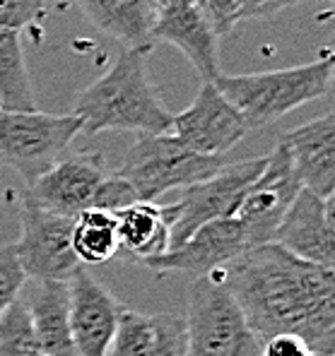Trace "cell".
<instances>
[{
	"label": "cell",
	"instance_id": "4fadbf2b",
	"mask_svg": "<svg viewBox=\"0 0 335 356\" xmlns=\"http://www.w3.org/2000/svg\"><path fill=\"white\" fill-rule=\"evenodd\" d=\"M68 294L70 332L77 356H107L123 313V303L82 267L68 280Z\"/></svg>",
	"mask_w": 335,
	"mask_h": 356
},
{
	"label": "cell",
	"instance_id": "f546056e",
	"mask_svg": "<svg viewBox=\"0 0 335 356\" xmlns=\"http://www.w3.org/2000/svg\"><path fill=\"white\" fill-rule=\"evenodd\" d=\"M34 356H49V354H44V352H41V349H39V352H36Z\"/></svg>",
	"mask_w": 335,
	"mask_h": 356
},
{
	"label": "cell",
	"instance_id": "484cf974",
	"mask_svg": "<svg viewBox=\"0 0 335 356\" xmlns=\"http://www.w3.org/2000/svg\"><path fill=\"white\" fill-rule=\"evenodd\" d=\"M138 200L135 191L130 188V183L116 174V171H109L107 178L99 186L97 195H94V209H107V212H118V209L133 205Z\"/></svg>",
	"mask_w": 335,
	"mask_h": 356
},
{
	"label": "cell",
	"instance_id": "30bf717a",
	"mask_svg": "<svg viewBox=\"0 0 335 356\" xmlns=\"http://www.w3.org/2000/svg\"><path fill=\"white\" fill-rule=\"evenodd\" d=\"M169 133L196 154L222 156L242 143L249 125L215 82H203L196 102L171 118Z\"/></svg>",
	"mask_w": 335,
	"mask_h": 356
},
{
	"label": "cell",
	"instance_id": "e0dca14e",
	"mask_svg": "<svg viewBox=\"0 0 335 356\" xmlns=\"http://www.w3.org/2000/svg\"><path fill=\"white\" fill-rule=\"evenodd\" d=\"M186 323L176 313L123 308L107 356H183Z\"/></svg>",
	"mask_w": 335,
	"mask_h": 356
},
{
	"label": "cell",
	"instance_id": "5bb4252c",
	"mask_svg": "<svg viewBox=\"0 0 335 356\" xmlns=\"http://www.w3.org/2000/svg\"><path fill=\"white\" fill-rule=\"evenodd\" d=\"M155 39L176 46L193 63L203 82H212L219 75V34L201 0H164L157 5L153 24Z\"/></svg>",
	"mask_w": 335,
	"mask_h": 356
},
{
	"label": "cell",
	"instance_id": "8992f818",
	"mask_svg": "<svg viewBox=\"0 0 335 356\" xmlns=\"http://www.w3.org/2000/svg\"><path fill=\"white\" fill-rule=\"evenodd\" d=\"M80 133L82 123L75 113L0 111V166L34 183L65 154Z\"/></svg>",
	"mask_w": 335,
	"mask_h": 356
},
{
	"label": "cell",
	"instance_id": "5b68a950",
	"mask_svg": "<svg viewBox=\"0 0 335 356\" xmlns=\"http://www.w3.org/2000/svg\"><path fill=\"white\" fill-rule=\"evenodd\" d=\"M222 164V156L196 154L169 133L138 135L116 174L130 183L138 200L155 202L164 193L203 181Z\"/></svg>",
	"mask_w": 335,
	"mask_h": 356
},
{
	"label": "cell",
	"instance_id": "ba28073f",
	"mask_svg": "<svg viewBox=\"0 0 335 356\" xmlns=\"http://www.w3.org/2000/svg\"><path fill=\"white\" fill-rule=\"evenodd\" d=\"M75 217L51 212L24 197L20 212L17 258L27 277L36 282H68L82 263L72 253L70 232Z\"/></svg>",
	"mask_w": 335,
	"mask_h": 356
},
{
	"label": "cell",
	"instance_id": "9a60e30c",
	"mask_svg": "<svg viewBox=\"0 0 335 356\" xmlns=\"http://www.w3.org/2000/svg\"><path fill=\"white\" fill-rule=\"evenodd\" d=\"M333 197H318L302 188L273 234V243L287 253L333 270L335 265Z\"/></svg>",
	"mask_w": 335,
	"mask_h": 356
},
{
	"label": "cell",
	"instance_id": "d6986e66",
	"mask_svg": "<svg viewBox=\"0 0 335 356\" xmlns=\"http://www.w3.org/2000/svg\"><path fill=\"white\" fill-rule=\"evenodd\" d=\"M118 224L121 248L140 260L169 250L171 224L176 219V202L155 205L148 200H135L133 205L114 212Z\"/></svg>",
	"mask_w": 335,
	"mask_h": 356
},
{
	"label": "cell",
	"instance_id": "7402d4cb",
	"mask_svg": "<svg viewBox=\"0 0 335 356\" xmlns=\"http://www.w3.org/2000/svg\"><path fill=\"white\" fill-rule=\"evenodd\" d=\"M70 245L82 265L109 263L121 250L118 224L114 212L90 207L77 214L75 222H72Z\"/></svg>",
	"mask_w": 335,
	"mask_h": 356
},
{
	"label": "cell",
	"instance_id": "8fae6325",
	"mask_svg": "<svg viewBox=\"0 0 335 356\" xmlns=\"http://www.w3.org/2000/svg\"><path fill=\"white\" fill-rule=\"evenodd\" d=\"M249 248L242 224L234 217L203 224L176 248H169L143 263L155 272H186V275L210 277L224 270Z\"/></svg>",
	"mask_w": 335,
	"mask_h": 356
},
{
	"label": "cell",
	"instance_id": "6da1fadb",
	"mask_svg": "<svg viewBox=\"0 0 335 356\" xmlns=\"http://www.w3.org/2000/svg\"><path fill=\"white\" fill-rule=\"evenodd\" d=\"M215 275L224 282L260 342L290 332L304 339L316 356H333V270L306 263L270 241L246 248Z\"/></svg>",
	"mask_w": 335,
	"mask_h": 356
},
{
	"label": "cell",
	"instance_id": "7a4b0ae2",
	"mask_svg": "<svg viewBox=\"0 0 335 356\" xmlns=\"http://www.w3.org/2000/svg\"><path fill=\"white\" fill-rule=\"evenodd\" d=\"M150 51L153 49H123L114 65L77 97L72 113L80 118L85 133H169L174 113L159 102L150 82Z\"/></svg>",
	"mask_w": 335,
	"mask_h": 356
},
{
	"label": "cell",
	"instance_id": "ffe728a7",
	"mask_svg": "<svg viewBox=\"0 0 335 356\" xmlns=\"http://www.w3.org/2000/svg\"><path fill=\"white\" fill-rule=\"evenodd\" d=\"M80 8L102 31L125 49H153L155 0H80Z\"/></svg>",
	"mask_w": 335,
	"mask_h": 356
},
{
	"label": "cell",
	"instance_id": "277c9868",
	"mask_svg": "<svg viewBox=\"0 0 335 356\" xmlns=\"http://www.w3.org/2000/svg\"><path fill=\"white\" fill-rule=\"evenodd\" d=\"M183 356H260V339L217 275L198 277L183 313Z\"/></svg>",
	"mask_w": 335,
	"mask_h": 356
},
{
	"label": "cell",
	"instance_id": "9c48e42d",
	"mask_svg": "<svg viewBox=\"0 0 335 356\" xmlns=\"http://www.w3.org/2000/svg\"><path fill=\"white\" fill-rule=\"evenodd\" d=\"M299 191L302 183L292 166L290 152L277 138L273 152L265 156L263 171L246 188L242 205L234 214V219L242 224L249 248L273 241L277 224L282 222Z\"/></svg>",
	"mask_w": 335,
	"mask_h": 356
},
{
	"label": "cell",
	"instance_id": "cb8c5ba5",
	"mask_svg": "<svg viewBox=\"0 0 335 356\" xmlns=\"http://www.w3.org/2000/svg\"><path fill=\"white\" fill-rule=\"evenodd\" d=\"M27 280L29 277L20 265L15 243L0 245V316L20 298Z\"/></svg>",
	"mask_w": 335,
	"mask_h": 356
},
{
	"label": "cell",
	"instance_id": "f1b7e54d",
	"mask_svg": "<svg viewBox=\"0 0 335 356\" xmlns=\"http://www.w3.org/2000/svg\"><path fill=\"white\" fill-rule=\"evenodd\" d=\"M201 3L219 36L237 24V0H201Z\"/></svg>",
	"mask_w": 335,
	"mask_h": 356
},
{
	"label": "cell",
	"instance_id": "3957f363",
	"mask_svg": "<svg viewBox=\"0 0 335 356\" xmlns=\"http://www.w3.org/2000/svg\"><path fill=\"white\" fill-rule=\"evenodd\" d=\"M333 54L321 51L316 60L285 70L254 72V75L215 77V87L244 116L249 130L263 128L309 102L326 97L333 85Z\"/></svg>",
	"mask_w": 335,
	"mask_h": 356
},
{
	"label": "cell",
	"instance_id": "7c38bea8",
	"mask_svg": "<svg viewBox=\"0 0 335 356\" xmlns=\"http://www.w3.org/2000/svg\"><path fill=\"white\" fill-rule=\"evenodd\" d=\"M107 174L109 169L104 164V156L97 152L68 154L61 156L34 183H29L27 197L51 212L77 217L94 205V195Z\"/></svg>",
	"mask_w": 335,
	"mask_h": 356
},
{
	"label": "cell",
	"instance_id": "2e32d148",
	"mask_svg": "<svg viewBox=\"0 0 335 356\" xmlns=\"http://www.w3.org/2000/svg\"><path fill=\"white\" fill-rule=\"evenodd\" d=\"M290 152L302 188L318 197H333L335 191V116L309 120L280 135Z\"/></svg>",
	"mask_w": 335,
	"mask_h": 356
},
{
	"label": "cell",
	"instance_id": "ac0fdd59",
	"mask_svg": "<svg viewBox=\"0 0 335 356\" xmlns=\"http://www.w3.org/2000/svg\"><path fill=\"white\" fill-rule=\"evenodd\" d=\"M24 306L41 352L49 356H77L70 332L68 282H36Z\"/></svg>",
	"mask_w": 335,
	"mask_h": 356
},
{
	"label": "cell",
	"instance_id": "4316f807",
	"mask_svg": "<svg viewBox=\"0 0 335 356\" xmlns=\"http://www.w3.org/2000/svg\"><path fill=\"white\" fill-rule=\"evenodd\" d=\"M260 356H316L309 349V344L297 334L280 332L273 337L263 339L260 344Z\"/></svg>",
	"mask_w": 335,
	"mask_h": 356
},
{
	"label": "cell",
	"instance_id": "603a6c76",
	"mask_svg": "<svg viewBox=\"0 0 335 356\" xmlns=\"http://www.w3.org/2000/svg\"><path fill=\"white\" fill-rule=\"evenodd\" d=\"M39 352L27 306L22 298L0 316V356H34Z\"/></svg>",
	"mask_w": 335,
	"mask_h": 356
},
{
	"label": "cell",
	"instance_id": "52a82bcc",
	"mask_svg": "<svg viewBox=\"0 0 335 356\" xmlns=\"http://www.w3.org/2000/svg\"><path fill=\"white\" fill-rule=\"evenodd\" d=\"M263 166L265 156L222 164L208 178L181 188V195L176 200V219L171 224L169 248L183 243L203 224L234 217L244 200L246 188L256 181Z\"/></svg>",
	"mask_w": 335,
	"mask_h": 356
},
{
	"label": "cell",
	"instance_id": "44dd1931",
	"mask_svg": "<svg viewBox=\"0 0 335 356\" xmlns=\"http://www.w3.org/2000/svg\"><path fill=\"white\" fill-rule=\"evenodd\" d=\"M0 111H36L22 36L5 27H0Z\"/></svg>",
	"mask_w": 335,
	"mask_h": 356
},
{
	"label": "cell",
	"instance_id": "d4e9b609",
	"mask_svg": "<svg viewBox=\"0 0 335 356\" xmlns=\"http://www.w3.org/2000/svg\"><path fill=\"white\" fill-rule=\"evenodd\" d=\"M51 0H0V27L27 29L41 22Z\"/></svg>",
	"mask_w": 335,
	"mask_h": 356
},
{
	"label": "cell",
	"instance_id": "83f0119b",
	"mask_svg": "<svg viewBox=\"0 0 335 356\" xmlns=\"http://www.w3.org/2000/svg\"><path fill=\"white\" fill-rule=\"evenodd\" d=\"M297 3H302V0H237V22L273 17V15L282 13V10L292 8Z\"/></svg>",
	"mask_w": 335,
	"mask_h": 356
}]
</instances>
